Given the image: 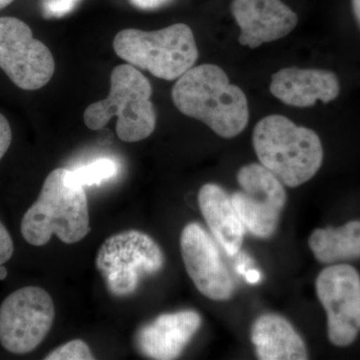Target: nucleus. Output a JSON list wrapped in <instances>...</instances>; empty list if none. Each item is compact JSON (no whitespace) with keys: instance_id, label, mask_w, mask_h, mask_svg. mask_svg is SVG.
Listing matches in <instances>:
<instances>
[{"instance_id":"nucleus-4","label":"nucleus","mask_w":360,"mask_h":360,"mask_svg":"<svg viewBox=\"0 0 360 360\" xmlns=\"http://www.w3.org/2000/svg\"><path fill=\"white\" fill-rule=\"evenodd\" d=\"M151 96L153 86L141 71L129 63L115 66L110 94L87 106L85 125L91 130L103 129L116 116V134L122 141H143L153 134L158 120Z\"/></svg>"},{"instance_id":"nucleus-23","label":"nucleus","mask_w":360,"mask_h":360,"mask_svg":"<svg viewBox=\"0 0 360 360\" xmlns=\"http://www.w3.org/2000/svg\"><path fill=\"white\" fill-rule=\"evenodd\" d=\"M174 0H130L132 6L142 11H153L169 4Z\"/></svg>"},{"instance_id":"nucleus-22","label":"nucleus","mask_w":360,"mask_h":360,"mask_svg":"<svg viewBox=\"0 0 360 360\" xmlns=\"http://www.w3.org/2000/svg\"><path fill=\"white\" fill-rule=\"evenodd\" d=\"M13 141V131L8 120L0 113V160L6 155Z\"/></svg>"},{"instance_id":"nucleus-20","label":"nucleus","mask_w":360,"mask_h":360,"mask_svg":"<svg viewBox=\"0 0 360 360\" xmlns=\"http://www.w3.org/2000/svg\"><path fill=\"white\" fill-rule=\"evenodd\" d=\"M82 0H41V13L45 18H60L68 15Z\"/></svg>"},{"instance_id":"nucleus-1","label":"nucleus","mask_w":360,"mask_h":360,"mask_svg":"<svg viewBox=\"0 0 360 360\" xmlns=\"http://www.w3.org/2000/svg\"><path fill=\"white\" fill-rule=\"evenodd\" d=\"M172 97L182 115L200 120L224 139L238 136L250 120L245 92L217 65L191 68L175 82Z\"/></svg>"},{"instance_id":"nucleus-6","label":"nucleus","mask_w":360,"mask_h":360,"mask_svg":"<svg viewBox=\"0 0 360 360\" xmlns=\"http://www.w3.org/2000/svg\"><path fill=\"white\" fill-rule=\"evenodd\" d=\"M165 255L155 239L129 229L106 239L97 251L96 264L110 295H131L142 274H155L165 265Z\"/></svg>"},{"instance_id":"nucleus-15","label":"nucleus","mask_w":360,"mask_h":360,"mask_svg":"<svg viewBox=\"0 0 360 360\" xmlns=\"http://www.w3.org/2000/svg\"><path fill=\"white\" fill-rule=\"evenodd\" d=\"M198 200L213 238L227 255H236L243 245L245 229L231 195L219 184H206L201 187Z\"/></svg>"},{"instance_id":"nucleus-7","label":"nucleus","mask_w":360,"mask_h":360,"mask_svg":"<svg viewBox=\"0 0 360 360\" xmlns=\"http://www.w3.org/2000/svg\"><path fill=\"white\" fill-rule=\"evenodd\" d=\"M56 307L39 286H25L0 305V345L13 354H27L41 345L53 326Z\"/></svg>"},{"instance_id":"nucleus-12","label":"nucleus","mask_w":360,"mask_h":360,"mask_svg":"<svg viewBox=\"0 0 360 360\" xmlns=\"http://www.w3.org/2000/svg\"><path fill=\"white\" fill-rule=\"evenodd\" d=\"M239 44L251 49L283 39L296 27L297 14L281 0H232Z\"/></svg>"},{"instance_id":"nucleus-24","label":"nucleus","mask_w":360,"mask_h":360,"mask_svg":"<svg viewBox=\"0 0 360 360\" xmlns=\"http://www.w3.org/2000/svg\"><path fill=\"white\" fill-rule=\"evenodd\" d=\"M243 276H245L246 281L248 283L252 284L257 283L260 278H262V274L257 269H248Z\"/></svg>"},{"instance_id":"nucleus-3","label":"nucleus","mask_w":360,"mask_h":360,"mask_svg":"<svg viewBox=\"0 0 360 360\" xmlns=\"http://www.w3.org/2000/svg\"><path fill=\"white\" fill-rule=\"evenodd\" d=\"M66 172L65 168L52 170L39 198L23 215L21 234L30 245H47L53 234L66 245H73L91 231L84 187L66 184Z\"/></svg>"},{"instance_id":"nucleus-10","label":"nucleus","mask_w":360,"mask_h":360,"mask_svg":"<svg viewBox=\"0 0 360 360\" xmlns=\"http://www.w3.org/2000/svg\"><path fill=\"white\" fill-rule=\"evenodd\" d=\"M316 293L328 314L329 340L336 347L352 345L360 331L359 272L350 265H330L317 276Z\"/></svg>"},{"instance_id":"nucleus-5","label":"nucleus","mask_w":360,"mask_h":360,"mask_svg":"<svg viewBox=\"0 0 360 360\" xmlns=\"http://www.w3.org/2000/svg\"><path fill=\"white\" fill-rule=\"evenodd\" d=\"M113 49L129 65L163 80L179 79L198 59L193 30L184 23L155 32L123 30L113 39Z\"/></svg>"},{"instance_id":"nucleus-9","label":"nucleus","mask_w":360,"mask_h":360,"mask_svg":"<svg viewBox=\"0 0 360 360\" xmlns=\"http://www.w3.org/2000/svg\"><path fill=\"white\" fill-rule=\"evenodd\" d=\"M238 182L240 191L231 198L245 231L258 238L274 236L286 203L283 182L258 163L241 167Z\"/></svg>"},{"instance_id":"nucleus-26","label":"nucleus","mask_w":360,"mask_h":360,"mask_svg":"<svg viewBox=\"0 0 360 360\" xmlns=\"http://www.w3.org/2000/svg\"><path fill=\"white\" fill-rule=\"evenodd\" d=\"M14 0H0V11L1 9L6 8V6H8L9 4H13Z\"/></svg>"},{"instance_id":"nucleus-11","label":"nucleus","mask_w":360,"mask_h":360,"mask_svg":"<svg viewBox=\"0 0 360 360\" xmlns=\"http://www.w3.org/2000/svg\"><path fill=\"white\" fill-rule=\"evenodd\" d=\"M180 250L187 274L201 295L224 302L233 295V281L213 236L198 222L182 229Z\"/></svg>"},{"instance_id":"nucleus-13","label":"nucleus","mask_w":360,"mask_h":360,"mask_svg":"<svg viewBox=\"0 0 360 360\" xmlns=\"http://www.w3.org/2000/svg\"><path fill=\"white\" fill-rule=\"evenodd\" d=\"M201 323L200 314L194 310L161 314L137 330L135 345L148 359H175L200 330Z\"/></svg>"},{"instance_id":"nucleus-14","label":"nucleus","mask_w":360,"mask_h":360,"mask_svg":"<svg viewBox=\"0 0 360 360\" xmlns=\"http://www.w3.org/2000/svg\"><path fill=\"white\" fill-rule=\"evenodd\" d=\"M272 96L293 108H310L317 101L331 103L340 94V79L333 71L316 68H281L271 77Z\"/></svg>"},{"instance_id":"nucleus-16","label":"nucleus","mask_w":360,"mask_h":360,"mask_svg":"<svg viewBox=\"0 0 360 360\" xmlns=\"http://www.w3.org/2000/svg\"><path fill=\"white\" fill-rule=\"evenodd\" d=\"M251 341L262 360H305L309 359L302 336L281 315H260L251 328Z\"/></svg>"},{"instance_id":"nucleus-17","label":"nucleus","mask_w":360,"mask_h":360,"mask_svg":"<svg viewBox=\"0 0 360 360\" xmlns=\"http://www.w3.org/2000/svg\"><path fill=\"white\" fill-rule=\"evenodd\" d=\"M309 245L315 258L324 264L360 258V221H350L338 229L328 227L312 232Z\"/></svg>"},{"instance_id":"nucleus-21","label":"nucleus","mask_w":360,"mask_h":360,"mask_svg":"<svg viewBox=\"0 0 360 360\" xmlns=\"http://www.w3.org/2000/svg\"><path fill=\"white\" fill-rule=\"evenodd\" d=\"M14 252V245L6 227L0 221V265L6 264Z\"/></svg>"},{"instance_id":"nucleus-19","label":"nucleus","mask_w":360,"mask_h":360,"mask_svg":"<svg viewBox=\"0 0 360 360\" xmlns=\"http://www.w3.org/2000/svg\"><path fill=\"white\" fill-rule=\"evenodd\" d=\"M46 360H92L94 355L87 343L82 340H71L52 350L44 357Z\"/></svg>"},{"instance_id":"nucleus-25","label":"nucleus","mask_w":360,"mask_h":360,"mask_svg":"<svg viewBox=\"0 0 360 360\" xmlns=\"http://www.w3.org/2000/svg\"><path fill=\"white\" fill-rule=\"evenodd\" d=\"M352 11L360 28V0H352Z\"/></svg>"},{"instance_id":"nucleus-27","label":"nucleus","mask_w":360,"mask_h":360,"mask_svg":"<svg viewBox=\"0 0 360 360\" xmlns=\"http://www.w3.org/2000/svg\"><path fill=\"white\" fill-rule=\"evenodd\" d=\"M7 276V270L6 267L2 266V265H0V281H4V279H6Z\"/></svg>"},{"instance_id":"nucleus-2","label":"nucleus","mask_w":360,"mask_h":360,"mask_svg":"<svg viewBox=\"0 0 360 360\" xmlns=\"http://www.w3.org/2000/svg\"><path fill=\"white\" fill-rule=\"evenodd\" d=\"M252 143L260 165L288 187L311 179L323 160L319 135L283 115L262 118L253 130Z\"/></svg>"},{"instance_id":"nucleus-18","label":"nucleus","mask_w":360,"mask_h":360,"mask_svg":"<svg viewBox=\"0 0 360 360\" xmlns=\"http://www.w3.org/2000/svg\"><path fill=\"white\" fill-rule=\"evenodd\" d=\"M118 165L110 158H99L77 167L75 170H68L65 175L66 184L73 186H98L108 181L117 174Z\"/></svg>"},{"instance_id":"nucleus-8","label":"nucleus","mask_w":360,"mask_h":360,"mask_svg":"<svg viewBox=\"0 0 360 360\" xmlns=\"http://www.w3.org/2000/svg\"><path fill=\"white\" fill-rule=\"evenodd\" d=\"M0 68L23 90L42 89L56 70L49 47L33 37L30 26L16 18H0Z\"/></svg>"}]
</instances>
